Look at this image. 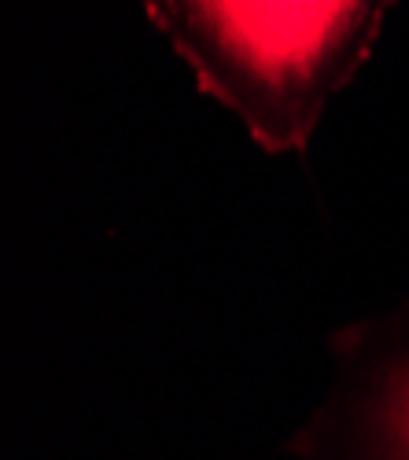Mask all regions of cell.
<instances>
[{
	"mask_svg": "<svg viewBox=\"0 0 409 460\" xmlns=\"http://www.w3.org/2000/svg\"><path fill=\"white\" fill-rule=\"evenodd\" d=\"M395 0H144L152 26L196 85L247 126L251 140L303 151L369 63Z\"/></svg>",
	"mask_w": 409,
	"mask_h": 460,
	"instance_id": "cell-1",
	"label": "cell"
},
{
	"mask_svg": "<svg viewBox=\"0 0 409 460\" xmlns=\"http://www.w3.org/2000/svg\"><path fill=\"white\" fill-rule=\"evenodd\" d=\"M336 383L295 431L299 460H409V302L332 335Z\"/></svg>",
	"mask_w": 409,
	"mask_h": 460,
	"instance_id": "cell-2",
	"label": "cell"
}]
</instances>
